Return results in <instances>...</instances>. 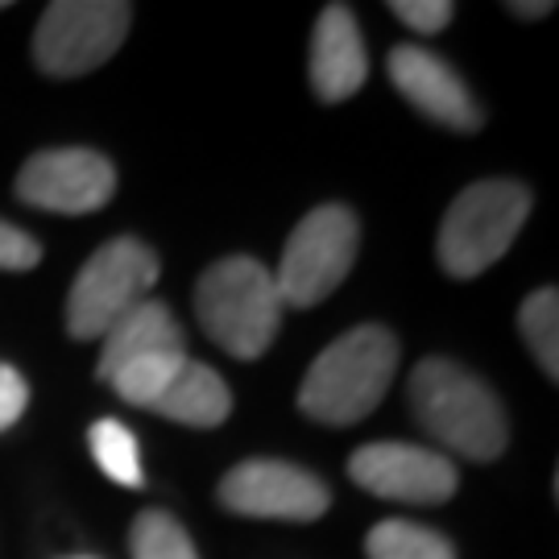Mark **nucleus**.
I'll use <instances>...</instances> for the list:
<instances>
[{"mask_svg": "<svg viewBox=\"0 0 559 559\" xmlns=\"http://www.w3.org/2000/svg\"><path fill=\"white\" fill-rule=\"evenodd\" d=\"M394 373L399 340L378 323H360L311 360L299 390V411L328 427H353L378 411Z\"/></svg>", "mask_w": 559, "mask_h": 559, "instance_id": "1", "label": "nucleus"}, {"mask_svg": "<svg viewBox=\"0 0 559 559\" xmlns=\"http://www.w3.org/2000/svg\"><path fill=\"white\" fill-rule=\"evenodd\" d=\"M411 406L431 440L460 456L498 460L506 448V411L501 399L464 365L448 357H427L411 373Z\"/></svg>", "mask_w": 559, "mask_h": 559, "instance_id": "2", "label": "nucleus"}, {"mask_svg": "<svg viewBox=\"0 0 559 559\" xmlns=\"http://www.w3.org/2000/svg\"><path fill=\"white\" fill-rule=\"evenodd\" d=\"M282 295L258 258H224L203 270L195 286V316L228 357L258 360L282 328Z\"/></svg>", "mask_w": 559, "mask_h": 559, "instance_id": "3", "label": "nucleus"}, {"mask_svg": "<svg viewBox=\"0 0 559 559\" xmlns=\"http://www.w3.org/2000/svg\"><path fill=\"white\" fill-rule=\"evenodd\" d=\"M531 216V191L510 179H485L460 191L440 224L436 258L452 278H477L506 258Z\"/></svg>", "mask_w": 559, "mask_h": 559, "instance_id": "4", "label": "nucleus"}, {"mask_svg": "<svg viewBox=\"0 0 559 559\" xmlns=\"http://www.w3.org/2000/svg\"><path fill=\"white\" fill-rule=\"evenodd\" d=\"M158 282V258L138 237L104 240L87 258L67 299V332L75 340H104V332L129 311L145 302L150 286Z\"/></svg>", "mask_w": 559, "mask_h": 559, "instance_id": "5", "label": "nucleus"}, {"mask_svg": "<svg viewBox=\"0 0 559 559\" xmlns=\"http://www.w3.org/2000/svg\"><path fill=\"white\" fill-rule=\"evenodd\" d=\"M360 228L357 216L340 203L316 207L299 221V228L286 240V253L274 282H278L282 307H316L340 282L348 278L357 261Z\"/></svg>", "mask_w": 559, "mask_h": 559, "instance_id": "6", "label": "nucleus"}, {"mask_svg": "<svg viewBox=\"0 0 559 559\" xmlns=\"http://www.w3.org/2000/svg\"><path fill=\"white\" fill-rule=\"evenodd\" d=\"M133 9L124 0H59L34 34V62L55 80L87 75L120 50Z\"/></svg>", "mask_w": 559, "mask_h": 559, "instance_id": "7", "label": "nucleus"}, {"mask_svg": "<svg viewBox=\"0 0 559 559\" xmlns=\"http://www.w3.org/2000/svg\"><path fill=\"white\" fill-rule=\"evenodd\" d=\"M17 195L41 212L87 216V212H100L117 195V170L104 154L83 150V145L41 150L21 166Z\"/></svg>", "mask_w": 559, "mask_h": 559, "instance_id": "8", "label": "nucleus"}, {"mask_svg": "<svg viewBox=\"0 0 559 559\" xmlns=\"http://www.w3.org/2000/svg\"><path fill=\"white\" fill-rule=\"evenodd\" d=\"M221 501L245 519L316 522L328 514L332 493L316 473L286 460H245L221 480Z\"/></svg>", "mask_w": 559, "mask_h": 559, "instance_id": "9", "label": "nucleus"}, {"mask_svg": "<svg viewBox=\"0 0 559 559\" xmlns=\"http://www.w3.org/2000/svg\"><path fill=\"white\" fill-rule=\"evenodd\" d=\"M348 473L365 493L385 501H411V506H440L456 493V464L415 443H365L348 460Z\"/></svg>", "mask_w": 559, "mask_h": 559, "instance_id": "10", "label": "nucleus"}, {"mask_svg": "<svg viewBox=\"0 0 559 559\" xmlns=\"http://www.w3.org/2000/svg\"><path fill=\"white\" fill-rule=\"evenodd\" d=\"M390 80L423 117H431L436 124H448L456 133H477L485 124L464 80L440 55H431L423 46H394L390 50Z\"/></svg>", "mask_w": 559, "mask_h": 559, "instance_id": "11", "label": "nucleus"}, {"mask_svg": "<svg viewBox=\"0 0 559 559\" xmlns=\"http://www.w3.org/2000/svg\"><path fill=\"white\" fill-rule=\"evenodd\" d=\"M369 75V55L348 4H328L311 34V87L328 104L357 96Z\"/></svg>", "mask_w": 559, "mask_h": 559, "instance_id": "12", "label": "nucleus"}, {"mask_svg": "<svg viewBox=\"0 0 559 559\" xmlns=\"http://www.w3.org/2000/svg\"><path fill=\"white\" fill-rule=\"evenodd\" d=\"M162 353H187V348H182V328L175 323L166 302L145 299V302H138V307H129V311L104 332L96 373L108 381L112 373H120L124 365L145 360V357H162Z\"/></svg>", "mask_w": 559, "mask_h": 559, "instance_id": "13", "label": "nucleus"}, {"mask_svg": "<svg viewBox=\"0 0 559 559\" xmlns=\"http://www.w3.org/2000/svg\"><path fill=\"white\" fill-rule=\"evenodd\" d=\"M150 411L170 423H182V427H221L233 411V394H228V385L216 369L187 357Z\"/></svg>", "mask_w": 559, "mask_h": 559, "instance_id": "14", "label": "nucleus"}, {"mask_svg": "<svg viewBox=\"0 0 559 559\" xmlns=\"http://www.w3.org/2000/svg\"><path fill=\"white\" fill-rule=\"evenodd\" d=\"M365 556L369 559H456L452 543L436 535L431 526H419V522L406 519H390L378 522L365 539Z\"/></svg>", "mask_w": 559, "mask_h": 559, "instance_id": "15", "label": "nucleus"}, {"mask_svg": "<svg viewBox=\"0 0 559 559\" xmlns=\"http://www.w3.org/2000/svg\"><path fill=\"white\" fill-rule=\"evenodd\" d=\"M87 448L100 464V473L108 480H117L124 489H141L145 485V473H141V452H138V436L117 419H100L92 423L87 431Z\"/></svg>", "mask_w": 559, "mask_h": 559, "instance_id": "16", "label": "nucleus"}, {"mask_svg": "<svg viewBox=\"0 0 559 559\" xmlns=\"http://www.w3.org/2000/svg\"><path fill=\"white\" fill-rule=\"evenodd\" d=\"M519 328L526 348L535 353L539 369L547 378H559V295L556 286H543L522 302Z\"/></svg>", "mask_w": 559, "mask_h": 559, "instance_id": "17", "label": "nucleus"}, {"mask_svg": "<svg viewBox=\"0 0 559 559\" xmlns=\"http://www.w3.org/2000/svg\"><path fill=\"white\" fill-rule=\"evenodd\" d=\"M133 559H200L191 535L179 526L175 514L166 510H150L133 522V535H129Z\"/></svg>", "mask_w": 559, "mask_h": 559, "instance_id": "18", "label": "nucleus"}, {"mask_svg": "<svg viewBox=\"0 0 559 559\" xmlns=\"http://www.w3.org/2000/svg\"><path fill=\"white\" fill-rule=\"evenodd\" d=\"M390 13L402 25H411L415 34H440V29H448V21H452L456 9L448 0H394Z\"/></svg>", "mask_w": 559, "mask_h": 559, "instance_id": "19", "label": "nucleus"}, {"mask_svg": "<svg viewBox=\"0 0 559 559\" xmlns=\"http://www.w3.org/2000/svg\"><path fill=\"white\" fill-rule=\"evenodd\" d=\"M41 261V245L17 224L0 221V270H34Z\"/></svg>", "mask_w": 559, "mask_h": 559, "instance_id": "20", "label": "nucleus"}, {"mask_svg": "<svg viewBox=\"0 0 559 559\" xmlns=\"http://www.w3.org/2000/svg\"><path fill=\"white\" fill-rule=\"evenodd\" d=\"M29 406V385L13 365L0 360V431H9Z\"/></svg>", "mask_w": 559, "mask_h": 559, "instance_id": "21", "label": "nucleus"}, {"mask_svg": "<svg viewBox=\"0 0 559 559\" xmlns=\"http://www.w3.org/2000/svg\"><path fill=\"white\" fill-rule=\"evenodd\" d=\"M551 9H556V4H547V0H543V4H510L514 17H547Z\"/></svg>", "mask_w": 559, "mask_h": 559, "instance_id": "22", "label": "nucleus"}, {"mask_svg": "<svg viewBox=\"0 0 559 559\" xmlns=\"http://www.w3.org/2000/svg\"><path fill=\"white\" fill-rule=\"evenodd\" d=\"M71 559H92V556H71Z\"/></svg>", "mask_w": 559, "mask_h": 559, "instance_id": "23", "label": "nucleus"}, {"mask_svg": "<svg viewBox=\"0 0 559 559\" xmlns=\"http://www.w3.org/2000/svg\"><path fill=\"white\" fill-rule=\"evenodd\" d=\"M0 9H4V4H0Z\"/></svg>", "mask_w": 559, "mask_h": 559, "instance_id": "24", "label": "nucleus"}]
</instances>
